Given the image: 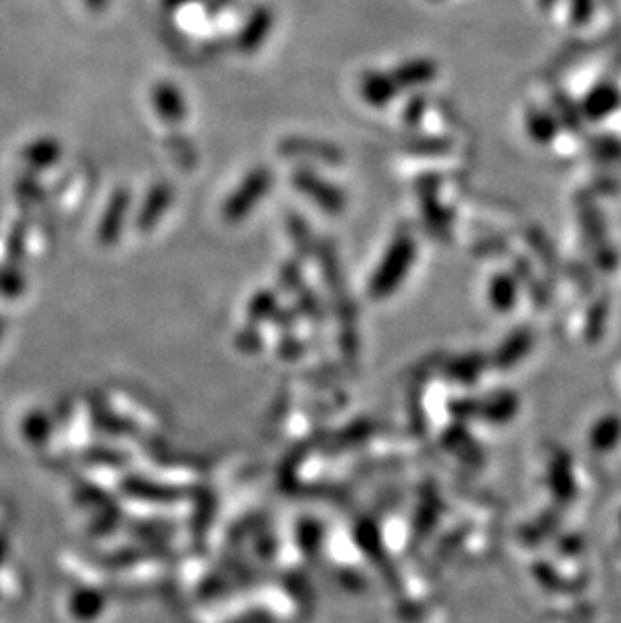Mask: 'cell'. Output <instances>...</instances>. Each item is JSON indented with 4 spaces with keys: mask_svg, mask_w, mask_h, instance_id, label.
<instances>
[{
    "mask_svg": "<svg viewBox=\"0 0 621 623\" xmlns=\"http://www.w3.org/2000/svg\"><path fill=\"white\" fill-rule=\"evenodd\" d=\"M273 188V172L267 166L255 168L244 176L238 188L226 198L222 206V216L226 222H238L251 214L255 206L271 192Z\"/></svg>",
    "mask_w": 621,
    "mask_h": 623,
    "instance_id": "cell-1",
    "label": "cell"
},
{
    "mask_svg": "<svg viewBox=\"0 0 621 623\" xmlns=\"http://www.w3.org/2000/svg\"><path fill=\"white\" fill-rule=\"evenodd\" d=\"M293 186L327 214H341L347 206L345 192L339 186L323 180L309 168H299L297 172H293Z\"/></svg>",
    "mask_w": 621,
    "mask_h": 623,
    "instance_id": "cell-2",
    "label": "cell"
},
{
    "mask_svg": "<svg viewBox=\"0 0 621 623\" xmlns=\"http://www.w3.org/2000/svg\"><path fill=\"white\" fill-rule=\"evenodd\" d=\"M277 150L287 160H303V162H315L323 166H341L345 162L343 152L335 144L315 140V138L289 136L281 140Z\"/></svg>",
    "mask_w": 621,
    "mask_h": 623,
    "instance_id": "cell-3",
    "label": "cell"
},
{
    "mask_svg": "<svg viewBox=\"0 0 621 623\" xmlns=\"http://www.w3.org/2000/svg\"><path fill=\"white\" fill-rule=\"evenodd\" d=\"M273 23H275L273 11L269 7H257L251 15H248L246 23L236 35V49L246 55L257 53L263 47V43L269 39L273 31Z\"/></svg>",
    "mask_w": 621,
    "mask_h": 623,
    "instance_id": "cell-4",
    "label": "cell"
},
{
    "mask_svg": "<svg viewBox=\"0 0 621 623\" xmlns=\"http://www.w3.org/2000/svg\"><path fill=\"white\" fill-rule=\"evenodd\" d=\"M361 97L374 107H386L402 91L392 71H365L359 79Z\"/></svg>",
    "mask_w": 621,
    "mask_h": 623,
    "instance_id": "cell-5",
    "label": "cell"
},
{
    "mask_svg": "<svg viewBox=\"0 0 621 623\" xmlns=\"http://www.w3.org/2000/svg\"><path fill=\"white\" fill-rule=\"evenodd\" d=\"M414 257V240L410 234H402L396 238L394 246L390 248V255L382 267V273L378 275V289H390L406 271Z\"/></svg>",
    "mask_w": 621,
    "mask_h": 623,
    "instance_id": "cell-6",
    "label": "cell"
},
{
    "mask_svg": "<svg viewBox=\"0 0 621 623\" xmlns=\"http://www.w3.org/2000/svg\"><path fill=\"white\" fill-rule=\"evenodd\" d=\"M418 196H420V204H422V212L428 220L430 226H434L436 230H444L448 228V212L442 208V202L438 200V190H440V178L434 174H428L424 178L418 180Z\"/></svg>",
    "mask_w": 621,
    "mask_h": 623,
    "instance_id": "cell-7",
    "label": "cell"
},
{
    "mask_svg": "<svg viewBox=\"0 0 621 623\" xmlns=\"http://www.w3.org/2000/svg\"><path fill=\"white\" fill-rule=\"evenodd\" d=\"M154 105L160 117L172 123V126H178V123H182L188 117L186 99L180 93V89L172 83H160L154 89Z\"/></svg>",
    "mask_w": 621,
    "mask_h": 623,
    "instance_id": "cell-8",
    "label": "cell"
},
{
    "mask_svg": "<svg viewBox=\"0 0 621 623\" xmlns=\"http://www.w3.org/2000/svg\"><path fill=\"white\" fill-rule=\"evenodd\" d=\"M438 73V67L432 59H412V61H404L400 63L392 75L396 79V83L400 85V89H412V87H420L426 85L430 81H434Z\"/></svg>",
    "mask_w": 621,
    "mask_h": 623,
    "instance_id": "cell-9",
    "label": "cell"
},
{
    "mask_svg": "<svg viewBox=\"0 0 621 623\" xmlns=\"http://www.w3.org/2000/svg\"><path fill=\"white\" fill-rule=\"evenodd\" d=\"M174 200V190L170 184H158L152 188V192L148 194L146 202H144V210L140 216V222L144 228L154 226L158 222V218L170 208Z\"/></svg>",
    "mask_w": 621,
    "mask_h": 623,
    "instance_id": "cell-10",
    "label": "cell"
},
{
    "mask_svg": "<svg viewBox=\"0 0 621 623\" xmlns=\"http://www.w3.org/2000/svg\"><path fill=\"white\" fill-rule=\"evenodd\" d=\"M170 154L174 156L176 164L182 166L184 170H192L198 162V152L194 148V144L190 142V138H186L184 134H172L166 142Z\"/></svg>",
    "mask_w": 621,
    "mask_h": 623,
    "instance_id": "cell-11",
    "label": "cell"
},
{
    "mask_svg": "<svg viewBox=\"0 0 621 623\" xmlns=\"http://www.w3.org/2000/svg\"><path fill=\"white\" fill-rule=\"evenodd\" d=\"M450 142L442 140V138H420V140H412L406 150L418 156H440L444 152H448Z\"/></svg>",
    "mask_w": 621,
    "mask_h": 623,
    "instance_id": "cell-12",
    "label": "cell"
},
{
    "mask_svg": "<svg viewBox=\"0 0 621 623\" xmlns=\"http://www.w3.org/2000/svg\"><path fill=\"white\" fill-rule=\"evenodd\" d=\"M428 111V99L424 95H414L404 109V121L412 128H418Z\"/></svg>",
    "mask_w": 621,
    "mask_h": 623,
    "instance_id": "cell-13",
    "label": "cell"
},
{
    "mask_svg": "<svg viewBox=\"0 0 621 623\" xmlns=\"http://www.w3.org/2000/svg\"><path fill=\"white\" fill-rule=\"evenodd\" d=\"M232 0H206V13L208 15H218L222 9H226Z\"/></svg>",
    "mask_w": 621,
    "mask_h": 623,
    "instance_id": "cell-14",
    "label": "cell"
},
{
    "mask_svg": "<svg viewBox=\"0 0 621 623\" xmlns=\"http://www.w3.org/2000/svg\"><path fill=\"white\" fill-rule=\"evenodd\" d=\"M166 3L170 7H182V5H188V3H194V0H166Z\"/></svg>",
    "mask_w": 621,
    "mask_h": 623,
    "instance_id": "cell-15",
    "label": "cell"
},
{
    "mask_svg": "<svg viewBox=\"0 0 621 623\" xmlns=\"http://www.w3.org/2000/svg\"><path fill=\"white\" fill-rule=\"evenodd\" d=\"M432 3H440V0H432Z\"/></svg>",
    "mask_w": 621,
    "mask_h": 623,
    "instance_id": "cell-16",
    "label": "cell"
}]
</instances>
